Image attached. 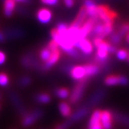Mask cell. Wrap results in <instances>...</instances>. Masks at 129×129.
<instances>
[{"label": "cell", "instance_id": "36", "mask_svg": "<svg viewBox=\"0 0 129 129\" xmlns=\"http://www.w3.org/2000/svg\"><path fill=\"white\" fill-rule=\"evenodd\" d=\"M1 98H2V95H1V93H0V100H1Z\"/></svg>", "mask_w": 129, "mask_h": 129}, {"label": "cell", "instance_id": "24", "mask_svg": "<svg viewBox=\"0 0 129 129\" xmlns=\"http://www.w3.org/2000/svg\"><path fill=\"white\" fill-rule=\"evenodd\" d=\"M121 40H122V37L117 32V33L112 32L110 34V43H112L114 45L119 44L120 43H121Z\"/></svg>", "mask_w": 129, "mask_h": 129}, {"label": "cell", "instance_id": "7", "mask_svg": "<svg viewBox=\"0 0 129 129\" xmlns=\"http://www.w3.org/2000/svg\"><path fill=\"white\" fill-rule=\"evenodd\" d=\"M89 110L90 109L89 107H87L85 105H82V107L78 108L74 113L72 114V115L67 119V121L71 124V125H72L73 123H75L83 117H85L89 114Z\"/></svg>", "mask_w": 129, "mask_h": 129}, {"label": "cell", "instance_id": "34", "mask_svg": "<svg viewBox=\"0 0 129 129\" xmlns=\"http://www.w3.org/2000/svg\"><path fill=\"white\" fill-rule=\"evenodd\" d=\"M17 3H25V4H29L30 3L31 0H15Z\"/></svg>", "mask_w": 129, "mask_h": 129}, {"label": "cell", "instance_id": "16", "mask_svg": "<svg viewBox=\"0 0 129 129\" xmlns=\"http://www.w3.org/2000/svg\"><path fill=\"white\" fill-rule=\"evenodd\" d=\"M61 57V51L59 49L58 50H55L54 51H51V56L49 58V59L45 62L44 68L45 69H51L54 64H56L57 61L59 60Z\"/></svg>", "mask_w": 129, "mask_h": 129}, {"label": "cell", "instance_id": "25", "mask_svg": "<svg viewBox=\"0 0 129 129\" xmlns=\"http://www.w3.org/2000/svg\"><path fill=\"white\" fill-rule=\"evenodd\" d=\"M10 82V78L6 72H0V86L6 87L9 85Z\"/></svg>", "mask_w": 129, "mask_h": 129}, {"label": "cell", "instance_id": "35", "mask_svg": "<svg viewBox=\"0 0 129 129\" xmlns=\"http://www.w3.org/2000/svg\"><path fill=\"white\" fill-rule=\"evenodd\" d=\"M125 40H126L127 43L129 44V31H128V32L127 33V34L125 35Z\"/></svg>", "mask_w": 129, "mask_h": 129}, {"label": "cell", "instance_id": "33", "mask_svg": "<svg viewBox=\"0 0 129 129\" xmlns=\"http://www.w3.org/2000/svg\"><path fill=\"white\" fill-rule=\"evenodd\" d=\"M5 41V35L4 33L2 31V30L0 29V43H3Z\"/></svg>", "mask_w": 129, "mask_h": 129}, {"label": "cell", "instance_id": "4", "mask_svg": "<svg viewBox=\"0 0 129 129\" xmlns=\"http://www.w3.org/2000/svg\"><path fill=\"white\" fill-rule=\"evenodd\" d=\"M100 20L99 18H91L89 17L87 19L85 23L82 25V26L79 29V41L86 38V37L90 34L91 31L93 30V28L95 25V23Z\"/></svg>", "mask_w": 129, "mask_h": 129}, {"label": "cell", "instance_id": "32", "mask_svg": "<svg viewBox=\"0 0 129 129\" xmlns=\"http://www.w3.org/2000/svg\"><path fill=\"white\" fill-rule=\"evenodd\" d=\"M64 3L68 8H72L74 6L75 1L74 0H64Z\"/></svg>", "mask_w": 129, "mask_h": 129}, {"label": "cell", "instance_id": "27", "mask_svg": "<svg viewBox=\"0 0 129 129\" xmlns=\"http://www.w3.org/2000/svg\"><path fill=\"white\" fill-rule=\"evenodd\" d=\"M117 57L119 60H126L128 58V52L125 49H120L117 51Z\"/></svg>", "mask_w": 129, "mask_h": 129}, {"label": "cell", "instance_id": "14", "mask_svg": "<svg viewBox=\"0 0 129 129\" xmlns=\"http://www.w3.org/2000/svg\"><path fill=\"white\" fill-rule=\"evenodd\" d=\"M87 13H86V8L85 6H82L80 8V10L76 17V19L74 20L72 23L71 25H73V26H78V27H81L82 25L85 23V21L87 20L86 17H87Z\"/></svg>", "mask_w": 129, "mask_h": 129}, {"label": "cell", "instance_id": "17", "mask_svg": "<svg viewBox=\"0 0 129 129\" xmlns=\"http://www.w3.org/2000/svg\"><path fill=\"white\" fill-rule=\"evenodd\" d=\"M3 13L6 17H10L16 8L15 0H3Z\"/></svg>", "mask_w": 129, "mask_h": 129}, {"label": "cell", "instance_id": "28", "mask_svg": "<svg viewBox=\"0 0 129 129\" xmlns=\"http://www.w3.org/2000/svg\"><path fill=\"white\" fill-rule=\"evenodd\" d=\"M129 31V23H125L124 24L121 25V26L120 27L119 31L117 32L120 35H121L122 38L127 34V33Z\"/></svg>", "mask_w": 129, "mask_h": 129}, {"label": "cell", "instance_id": "15", "mask_svg": "<svg viewBox=\"0 0 129 129\" xmlns=\"http://www.w3.org/2000/svg\"><path fill=\"white\" fill-rule=\"evenodd\" d=\"M85 8L87 15L91 18H99L97 15V6L93 0H85Z\"/></svg>", "mask_w": 129, "mask_h": 129}, {"label": "cell", "instance_id": "9", "mask_svg": "<svg viewBox=\"0 0 129 129\" xmlns=\"http://www.w3.org/2000/svg\"><path fill=\"white\" fill-rule=\"evenodd\" d=\"M10 97L11 99V101L13 104V106L15 107V108L16 109L17 112L19 113L23 117L27 114L26 110L22 102L21 99L19 97L17 94H16L14 92H12V93L10 94Z\"/></svg>", "mask_w": 129, "mask_h": 129}, {"label": "cell", "instance_id": "12", "mask_svg": "<svg viewBox=\"0 0 129 129\" xmlns=\"http://www.w3.org/2000/svg\"><path fill=\"white\" fill-rule=\"evenodd\" d=\"M75 48H76L77 49H79L82 53L87 55H89L93 51V44L90 42L89 40L86 38L79 41L75 44Z\"/></svg>", "mask_w": 129, "mask_h": 129}, {"label": "cell", "instance_id": "23", "mask_svg": "<svg viewBox=\"0 0 129 129\" xmlns=\"http://www.w3.org/2000/svg\"><path fill=\"white\" fill-rule=\"evenodd\" d=\"M51 51L48 48V47H45L44 48L41 49V51H40V58L41 59L42 61L46 62L50 58L51 56Z\"/></svg>", "mask_w": 129, "mask_h": 129}, {"label": "cell", "instance_id": "13", "mask_svg": "<svg viewBox=\"0 0 129 129\" xmlns=\"http://www.w3.org/2000/svg\"><path fill=\"white\" fill-rule=\"evenodd\" d=\"M36 16H37V19L38 20V21L41 23L47 24L51 20L52 13H51V11L49 10L48 9L41 8V9H40V10H38V12H37Z\"/></svg>", "mask_w": 129, "mask_h": 129}, {"label": "cell", "instance_id": "31", "mask_svg": "<svg viewBox=\"0 0 129 129\" xmlns=\"http://www.w3.org/2000/svg\"><path fill=\"white\" fill-rule=\"evenodd\" d=\"M6 59V54L3 51H0V64H3V63H5Z\"/></svg>", "mask_w": 129, "mask_h": 129}, {"label": "cell", "instance_id": "6", "mask_svg": "<svg viewBox=\"0 0 129 129\" xmlns=\"http://www.w3.org/2000/svg\"><path fill=\"white\" fill-rule=\"evenodd\" d=\"M105 95H106V92L104 89H98L88 98V100L86 101V103L83 105L91 109L92 107H93L94 106L98 104L104 98Z\"/></svg>", "mask_w": 129, "mask_h": 129}, {"label": "cell", "instance_id": "29", "mask_svg": "<svg viewBox=\"0 0 129 129\" xmlns=\"http://www.w3.org/2000/svg\"><path fill=\"white\" fill-rule=\"evenodd\" d=\"M47 47H48V48L51 51H55V50H58V48H59V46H58V44L56 42H55L54 40H51V41H50L49 43L48 44Z\"/></svg>", "mask_w": 129, "mask_h": 129}, {"label": "cell", "instance_id": "8", "mask_svg": "<svg viewBox=\"0 0 129 129\" xmlns=\"http://www.w3.org/2000/svg\"><path fill=\"white\" fill-rule=\"evenodd\" d=\"M113 113L108 110H101L100 121L104 129H111L113 124Z\"/></svg>", "mask_w": 129, "mask_h": 129}, {"label": "cell", "instance_id": "10", "mask_svg": "<svg viewBox=\"0 0 129 129\" xmlns=\"http://www.w3.org/2000/svg\"><path fill=\"white\" fill-rule=\"evenodd\" d=\"M100 110H95L91 114L89 118L88 129H104L100 121Z\"/></svg>", "mask_w": 129, "mask_h": 129}, {"label": "cell", "instance_id": "18", "mask_svg": "<svg viewBox=\"0 0 129 129\" xmlns=\"http://www.w3.org/2000/svg\"><path fill=\"white\" fill-rule=\"evenodd\" d=\"M84 68L86 71V78L88 79L91 76H93L96 74H98L100 72V66H98L96 64H84Z\"/></svg>", "mask_w": 129, "mask_h": 129}, {"label": "cell", "instance_id": "19", "mask_svg": "<svg viewBox=\"0 0 129 129\" xmlns=\"http://www.w3.org/2000/svg\"><path fill=\"white\" fill-rule=\"evenodd\" d=\"M113 113V118L114 120L120 124L129 127V116L122 113H120L117 111L112 112Z\"/></svg>", "mask_w": 129, "mask_h": 129}, {"label": "cell", "instance_id": "26", "mask_svg": "<svg viewBox=\"0 0 129 129\" xmlns=\"http://www.w3.org/2000/svg\"><path fill=\"white\" fill-rule=\"evenodd\" d=\"M31 83V79L29 76H23L21 77L19 81H18V84L21 87H25L29 86Z\"/></svg>", "mask_w": 129, "mask_h": 129}, {"label": "cell", "instance_id": "21", "mask_svg": "<svg viewBox=\"0 0 129 129\" xmlns=\"http://www.w3.org/2000/svg\"><path fill=\"white\" fill-rule=\"evenodd\" d=\"M34 100L38 102V104H46L50 103V101L51 100V96L48 93H38L35 96H34Z\"/></svg>", "mask_w": 129, "mask_h": 129}, {"label": "cell", "instance_id": "3", "mask_svg": "<svg viewBox=\"0 0 129 129\" xmlns=\"http://www.w3.org/2000/svg\"><path fill=\"white\" fill-rule=\"evenodd\" d=\"M43 110L41 109H35L30 113H27L22 120V125L24 127H28L33 125L43 116Z\"/></svg>", "mask_w": 129, "mask_h": 129}, {"label": "cell", "instance_id": "37", "mask_svg": "<svg viewBox=\"0 0 129 129\" xmlns=\"http://www.w3.org/2000/svg\"><path fill=\"white\" fill-rule=\"evenodd\" d=\"M128 61H129V54H128Z\"/></svg>", "mask_w": 129, "mask_h": 129}, {"label": "cell", "instance_id": "1", "mask_svg": "<svg viewBox=\"0 0 129 129\" xmlns=\"http://www.w3.org/2000/svg\"><path fill=\"white\" fill-rule=\"evenodd\" d=\"M97 15L103 23H113L117 16V13L113 11L107 5H100L97 6Z\"/></svg>", "mask_w": 129, "mask_h": 129}, {"label": "cell", "instance_id": "5", "mask_svg": "<svg viewBox=\"0 0 129 129\" xmlns=\"http://www.w3.org/2000/svg\"><path fill=\"white\" fill-rule=\"evenodd\" d=\"M104 84L108 86L116 85L127 86L129 84V79L121 75H109L104 79Z\"/></svg>", "mask_w": 129, "mask_h": 129}, {"label": "cell", "instance_id": "11", "mask_svg": "<svg viewBox=\"0 0 129 129\" xmlns=\"http://www.w3.org/2000/svg\"><path fill=\"white\" fill-rule=\"evenodd\" d=\"M71 77L76 81H81L86 78V71L84 66H72L69 71Z\"/></svg>", "mask_w": 129, "mask_h": 129}, {"label": "cell", "instance_id": "30", "mask_svg": "<svg viewBox=\"0 0 129 129\" xmlns=\"http://www.w3.org/2000/svg\"><path fill=\"white\" fill-rule=\"evenodd\" d=\"M41 2L48 6H56L58 3V0H41Z\"/></svg>", "mask_w": 129, "mask_h": 129}, {"label": "cell", "instance_id": "20", "mask_svg": "<svg viewBox=\"0 0 129 129\" xmlns=\"http://www.w3.org/2000/svg\"><path fill=\"white\" fill-rule=\"evenodd\" d=\"M58 110L60 114L64 117H69L72 114L70 105L66 102H61L58 104Z\"/></svg>", "mask_w": 129, "mask_h": 129}, {"label": "cell", "instance_id": "22", "mask_svg": "<svg viewBox=\"0 0 129 129\" xmlns=\"http://www.w3.org/2000/svg\"><path fill=\"white\" fill-rule=\"evenodd\" d=\"M54 94L59 99H66L69 96V90L66 88H58L54 90Z\"/></svg>", "mask_w": 129, "mask_h": 129}, {"label": "cell", "instance_id": "2", "mask_svg": "<svg viewBox=\"0 0 129 129\" xmlns=\"http://www.w3.org/2000/svg\"><path fill=\"white\" fill-rule=\"evenodd\" d=\"M87 79H84L79 82V83L72 89V93L69 96V103L72 104H76L83 96L84 92L86 87Z\"/></svg>", "mask_w": 129, "mask_h": 129}]
</instances>
